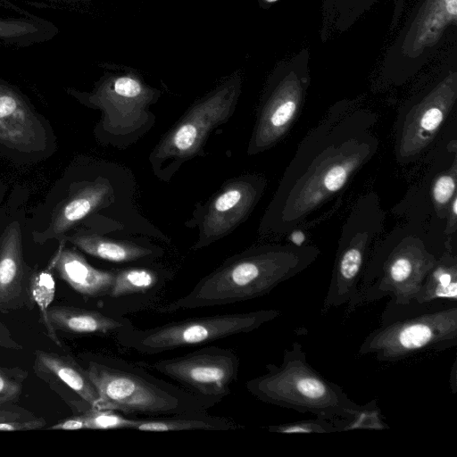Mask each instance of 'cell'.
I'll list each match as a JSON object with an SVG mask.
<instances>
[{
    "instance_id": "1",
    "label": "cell",
    "mask_w": 457,
    "mask_h": 457,
    "mask_svg": "<svg viewBox=\"0 0 457 457\" xmlns=\"http://www.w3.org/2000/svg\"><path fill=\"white\" fill-rule=\"evenodd\" d=\"M370 111L335 104L303 138L263 217L264 231L284 234L350 181L378 149Z\"/></svg>"
},
{
    "instance_id": "2",
    "label": "cell",
    "mask_w": 457,
    "mask_h": 457,
    "mask_svg": "<svg viewBox=\"0 0 457 457\" xmlns=\"http://www.w3.org/2000/svg\"><path fill=\"white\" fill-rule=\"evenodd\" d=\"M320 254L314 245H266L225 260L202 278L185 295L159 306L166 314L253 300L311 266Z\"/></svg>"
},
{
    "instance_id": "3",
    "label": "cell",
    "mask_w": 457,
    "mask_h": 457,
    "mask_svg": "<svg viewBox=\"0 0 457 457\" xmlns=\"http://www.w3.org/2000/svg\"><path fill=\"white\" fill-rule=\"evenodd\" d=\"M85 369L98 392L100 410L149 418L207 411L214 406L119 357L90 356Z\"/></svg>"
},
{
    "instance_id": "4",
    "label": "cell",
    "mask_w": 457,
    "mask_h": 457,
    "mask_svg": "<svg viewBox=\"0 0 457 457\" xmlns=\"http://www.w3.org/2000/svg\"><path fill=\"white\" fill-rule=\"evenodd\" d=\"M265 369L264 374L245 383L261 402L329 420H350L362 408L308 362L297 341L284 350L279 366L269 363Z\"/></svg>"
},
{
    "instance_id": "5",
    "label": "cell",
    "mask_w": 457,
    "mask_h": 457,
    "mask_svg": "<svg viewBox=\"0 0 457 457\" xmlns=\"http://www.w3.org/2000/svg\"><path fill=\"white\" fill-rule=\"evenodd\" d=\"M391 29L382 73L401 84L455 39L457 0H395Z\"/></svg>"
},
{
    "instance_id": "6",
    "label": "cell",
    "mask_w": 457,
    "mask_h": 457,
    "mask_svg": "<svg viewBox=\"0 0 457 457\" xmlns=\"http://www.w3.org/2000/svg\"><path fill=\"white\" fill-rule=\"evenodd\" d=\"M438 258L421 239H402L381 259L366 264L355 301L347 312L388 297L380 322L404 314Z\"/></svg>"
},
{
    "instance_id": "7",
    "label": "cell",
    "mask_w": 457,
    "mask_h": 457,
    "mask_svg": "<svg viewBox=\"0 0 457 457\" xmlns=\"http://www.w3.org/2000/svg\"><path fill=\"white\" fill-rule=\"evenodd\" d=\"M280 315L279 310L262 309L193 317L144 329L132 326L117 333L115 338L123 347L157 354L250 333Z\"/></svg>"
},
{
    "instance_id": "8",
    "label": "cell",
    "mask_w": 457,
    "mask_h": 457,
    "mask_svg": "<svg viewBox=\"0 0 457 457\" xmlns=\"http://www.w3.org/2000/svg\"><path fill=\"white\" fill-rule=\"evenodd\" d=\"M457 345V304L426 308L382 321L361 342L358 354L397 362Z\"/></svg>"
},
{
    "instance_id": "9",
    "label": "cell",
    "mask_w": 457,
    "mask_h": 457,
    "mask_svg": "<svg viewBox=\"0 0 457 457\" xmlns=\"http://www.w3.org/2000/svg\"><path fill=\"white\" fill-rule=\"evenodd\" d=\"M308 52L279 64L269 79L247 153H262L280 141L298 117L310 84Z\"/></svg>"
},
{
    "instance_id": "10",
    "label": "cell",
    "mask_w": 457,
    "mask_h": 457,
    "mask_svg": "<svg viewBox=\"0 0 457 457\" xmlns=\"http://www.w3.org/2000/svg\"><path fill=\"white\" fill-rule=\"evenodd\" d=\"M239 90V80H230L193 104L152 152L150 161L155 171L165 165V176H170L195 156L212 130L234 112Z\"/></svg>"
},
{
    "instance_id": "11",
    "label": "cell",
    "mask_w": 457,
    "mask_h": 457,
    "mask_svg": "<svg viewBox=\"0 0 457 457\" xmlns=\"http://www.w3.org/2000/svg\"><path fill=\"white\" fill-rule=\"evenodd\" d=\"M381 216L377 204L368 196L359 203L345 224L339 240L331 279L320 314L355 301L358 287L367 264L368 250L378 233Z\"/></svg>"
},
{
    "instance_id": "12",
    "label": "cell",
    "mask_w": 457,
    "mask_h": 457,
    "mask_svg": "<svg viewBox=\"0 0 457 457\" xmlns=\"http://www.w3.org/2000/svg\"><path fill=\"white\" fill-rule=\"evenodd\" d=\"M440 79L414 96L397 123L395 155L400 162L414 160L432 142L457 100L456 51L448 54Z\"/></svg>"
},
{
    "instance_id": "13",
    "label": "cell",
    "mask_w": 457,
    "mask_h": 457,
    "mask_svg": "<svg viewBox=\"0 0 457 457\" xmlns=\"http://www.w3.org/2000/svg\"><path fill=\"white\" fill-rule=\"evenodd\" d=\"M239 366V359L232 349L209 345L157 361L150 368L215 405L231 394Z\"/></svg>"
},
{
    "instance_id": "14",
    "label": "cell",
    "mask_w": 457,
    "mask_h": 457,
    "mask_svg": "<svg viewBox=\"0 0 457 457\" xmlns=\"http://www.w3.org/2000/svg\"><path fill=\"white\" fill-rule=\"evenodd\" d=\"M266 184L263 177L253 174L226 183L204 207L193 250L221 239L244 222L262 197Z\"/></svg>"
},
{
    "instance_id": "15",
    "label": "cell",
    "mask_w": 457,
    "mask_h": 457,
    "mask_svg": "<svg viewBox=\"0 0 457 457\" xmlns=\"http://www.w3.org/2000/svg\"><path fill=\"white\" fill-rule=\"evenodd\" d=\"M87 99L104 112L105 127L127 131L138 127L152 96L139 79L122 75L103 82Z\"/></svg>"
},
{
    "instance_id": "16",
    "label": "cell",
    "mask_w": 457,
    "mask_h": 457,
    "mask_svg": "<svg viewBox=\"0 0 457 457\" xmlns=\"http://www.w3.org/2000/svg\"><path fill=\"white\" fill-rule=\"evenodd\" d=\"M46 131L40 117L16 88L0 79V143L23 153L42 151Z\"/></svg>"
},
{
    "instance_id": "17",
    "label": "cell",
    "mask_w": 457,
    "mask_h": 457,
    "mask_svg": "<svg viewBox=\"0 0 457 457\" xmlns=\"http://www.w3.org/2000/svg\"><path fill=\"white\" fill-rule=\"evenodd\" d=\"M31 268L23 257L21 225L12 221L0 237V311L8 313L27 308L28 282Z\"/></svg>"
},
{
    "instance_id": "18",
    "label": "cell",
    "mask_w": 457,
    "mask_h": 457,
    "mask_svg": "<svg viewBox=\"0 0 457 457\" xmlns=\"http://www.w3.org/2000/svg\"><path fill=\"white\" fill-rule=\"evenodd\" d=\"M170 278L160 265H141L115 270L114 281L104 300L109 312L123 315L154 301Z\"/></svg>"
},
{
    "instance_id": "19",
    "label": "cell",
    "mask_w": 457,
    "mask_h": 457,
    "mask_svg": "<svg viewBox=\"0 0 457 457\" xmlns=\"http://www.w3.org/2000/svg\"><path fill=\"white\" fill-rule=\"evenodd\" d=\"M50 270L75 292L85 298L105 299L114 281L115 270L93 267L74 249L61 245L52 262Z\"/></svg>"
},
{
    "instance_id": "20",
    "label": "cell",
    "mask_w": 457,
    "mask_h": 457,
    "mask_svg": "<svg viewBox=\"0 0 457 457\" xmlns=\"http://www.w3.org/2000/svg\"><path fill=\"white\" fill-rule=\"evenodd\" d=\"M112 193L106 181L98 179L87 184L64 199L54 210L48 228L35 240L43 243L62 237L70 228L108 202Z\"/></svg>"
},
{
    "instance_id": "21",
    "label": "cell",
    "mask_w": 457,
    "mask_h": 457,
    "mask_svg": "<svg viewBox=\"0 0 457 457\" xmlns=\"http://www.w3.org/2000/svg\"><path fill=\"white\" fill-rule=\"evenodd\" d=\"M33 369L42 379L59 382L93 408L101 409L98 392L86 369L71 356L37 350Z\"/></svg>"
},
{
    "instance_id": "22",
    "label": "cell",
    "mask_w": 457,
    "mask_h": 457,
    "mask_svg": "<svg viewBox=\"0 0 457 457\" xmlns=\"http://www.w3.org/2000/svg\"><path fill=\"white\" fill-rule=\"evenodd\" d=\"M55 331L74 335H112L134 326L124 317L108 312L69 305H55L48 310Z\"/></svg>"
},
{
    "instance_id": "23",
    "label": "cell",
    "mask_w": 457,
    "mask_h": 457,
    "mask_svg": "<svg viewBox=\"0 0 457 457\" xmlns=\"http://www.w3.org/2000/svg\"><path fill=\"white\" fill-rule=\"evenodd\" d=\"M63 239L91 256L114 263L150 262L160 257L162 253L154 246L85 231L67 236Z\"/></svg>"
},
{
    "instance_id": "24",
    "label": "cell",
    "mask_w": 457,
    "mask_h": 457,
    "mask_svg": "<svg viewBox=\"0 0 457 457\" xmlns=\"http://www.w3.org/2000/svg\"><path fill=\"white\" fill-rule=\"evenodd\" d=\"M453 304H457V258L448 250L439 256L425 278L412 305L404 314Z\"/></svg>"
},
{
    "instance_id": "25",
    "label": "cell",
    "mask_w": 457,
    "mask_h": 457,
    "mask_svg": "<svg viewBox=\"0 0 457 457\" xmlns=\"http://www.w3.org/2000/svg\"><path fill=\"white\" fill-rule=\"evenodd\" d=\"M238 427L228 418L212 415L207 411L137 419L135 430L145 432H173L187 430H234Z\"/></svg>"
},
{
    "instance_id": "26",
    "label": "cell",
    "mask_w": 457,
    "mask_h": 457,
    "mask_svg": "<svg viewBox=\"0 0 457 457\" xmlns=\"http://www.w3.org/2000/svg\"><path fill=\"white\" fill-rule=\"evenodd\" d=\"M58 32L50 21L36 16L0 19V43L28 46L43 43Z\"/></svg>"
},
{
    "instance_id": "27",
    "label": "cell",
    "mask_w": 457,
    "mask_h": 457,
    "mask_svg": "<svg viewBox=\"0 0 457 457\" xmlns=\"http://www.w3.org/2000/svg\"><path fill=\"white\" fill-rule=\"evenodd\" d=\"M55 291V280L49 268L30 270L28 282L29 310L35 306L38 308L47 336L55 345L62 347L61 341L48 318V310L54 301Z\"/></svg>"
},
{
    "instance_id": "28",
    "label": "cell",
    "mask_w": 457,
    "mask_h": 457,
    "mask_svg": "<svg viewBox=\"0 0 457 457\" xmlns=\"http://www.w3.org/2000/svg\"><path fill=\"white\" fill-rule=\"evenodd\" d=\"M378 0H323L322 36L344 32Z\"/></svg>"
},
{
    "instance_id": "29",
    "label": "cell",
    "mask_w": 457,
    "mask_h": 457,
    "mask_svg": "<svg viewBox=\"0 0 457 457\" xmlns=\"http://www.w3.org/2000/svg\"><path fill=\"white\" fill-rule=\"evenodd\" d=\"M81 413L87 429H134L137 424V419L129 418L113 410H99L90 406Z\"/></svg>"
},
{
    "instance_id": "30",
    "label": "cell",
    "mask_w": 457,
    "mask_h": 457,
    "mask_svg": "<svg viewBox=\"0 0 457 457\" xmlns=\"http://www.w3.org/2000/svg\"><path fill=\"white\" fill-rule=\"evenodd\" d=\"M457 164L454 157L449 170L437 176L432 186V199L439 217L445 218L450 203L456 195Z\"/></svg>"
},
{
    "instance_id": "31",
    "label": "cell",
    "mask_w": 457,
    "mask_h": 457,
    "mask_svg": "<svg viewBox=\"0 0 457 457\" xmlns=\"http://www.w3.org/2000/svg\"><path fill=\"white\" fill-rule=\"evenodd\" d=\"M269 432L279 434H328L341 432L335 420L320 417L315 419L270 425L266 428Z\"/></svg>"
},
{
    "instance_id": "32",
    "label": "cell",
    "mask_w": 457,
    "mask_h": 457,
    "mask_svg": "<svg viewBox=\"0 0 457 457\" xmlns=\"http://www.w3.org/2000/svg\"><path fill=\"white\" fill-rule=\"evenodd\" d=\"M341 431L352 429H385L386 424L381 420V414L376 401L372 400L356 413L350 420L336 419L335 420Z\"/></svg>"
},
{
    "instance_id": "33",
    "label": "cell",
    "mask_w": 457,
    "mask_h": 457,
    "mask_svg": "<svg viewBox=\"0 0 457 457\" xmlns=\"http://www.w3.org/2000/svg\"><path fill=\"white\" fill-rule=\"evenodd\" d=\"M27 375L19 368L0 367V405L14 402L20 396Z\"/></svg>"
},
{
    "instance_id": "34",
    "label": "cell",
    "mask_w": 457,
    "mask_h": 457,
    "mask_svg": "<svg viewBox=\"0 0 457 457\" xmlns=\"http://www.w3.org/2000/svg\"><path fill=\"white\" fill-rule=\"evenodd\" d=\"M46 426L43 418L32 417L29 419L12 420L0 422V431H23L40 429Z\"/></svg>"
},
{
    "instance_id": "35",
    "label": "cell",
    "mask_w": 457,
    "mask_h": 457,
    "mask_svg": "<svg viewBox=\"0 0 457 457\" xmlns=\"http://www.w3.org/2000/svg\"><path fill=\"white\" fill-rule=\"evenodd\" d=\"M49 429L54 430H80L87 429L85 419L83 414L79 412L77 415L62 420L54 425L51 426Z\"/></svg>"
},
{
    "instance_id": "36",
    "label": "cell",
    "mask_w": 457,
    "mask_h": 457,
    "mask_svg": "<svg viewBox=\"0 0 457 457\" xmlns=\"http://www.w3.org/2000/svg\"><path fill=\"white\" fill-rule=\"evenodd\" d=\"M35 417L32 413L24 410H9L0 408V422L12 420L29 419Z\"/></svg>"
},
{
    "instance_id": "37",
    "label": "cell",
    "mask_w": 457,
    "mask_h": 457,
    "mask_svg": "<svg viewBox=\"0 0 457 457\" xmlns=\"http://www.w3.org/2000/svg\"><path fill=\"white\" fill-rule=\"evenodd\" d=\"M445 218L447 219V228L450 227V233L451 228H453V231L456 228V218H457V195H454L452 199L450 205L448 207Z\"/></svg>"
},
{
    "instance_id": "38",
    "label": "cell",
    "mask_w": 457,
    "mask_h": 457,
    "mask_svg": "<svg viewBox=\"0 0 457 457\" xmlns=\"http://www.w3.org/2000/svg\"><path fill=\"white\" fill-rule=\"evenodd\" d=\"M289 240L293 245L300 246L304 245L306 237L303 231L295 228L289 232Z\"/></svg>"
},
{
    "instance_id": "39",
    "label": "cell",
    "mask_w": 457,
    "mask_h": 457,
    "mask_svg": "<svg viewBox=\"0 0 457 457\" xmlns=\"http://www.w3.org/2000/svg\"><path fill=\"white\" fill-rule=\"evenodd\" d=\"M263 2H265L266 4H272V3H275L278 0H262Z\"/></svg>"
}]
</instances>
